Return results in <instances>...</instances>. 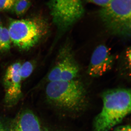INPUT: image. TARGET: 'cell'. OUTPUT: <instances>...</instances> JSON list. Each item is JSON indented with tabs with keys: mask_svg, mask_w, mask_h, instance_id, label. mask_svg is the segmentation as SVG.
<instances>
[{
	"mask_svg": "<svg viewBox=\"0 0 131 131\" xmlns=\"http://www.w3.org/2000/svg\"><path fill=\"white\" fill-rule=\"evenodd\" d=\"M131 90H108L102 95L103 107L94 121V131H109L131 112Z\"/></svg>",
	"mask_w": 131,
	"mask_h": 131,
	"instance_id": "obj_1",
	"label": "cell"
},
{
	"mask_svg": "<svg viewBox=\"0 0 131 131\" xmlns=\"http://www.w3.org/2000/svg\"><path fill=\"white\" fill-rule=\"evenodd\" d=\"M47 99L55 106L66 111L77 112L86 103L84 85L79 80L49 82L46 89Z\"/></svg>",
	"mask_w": 131,
	"mask_h": 131,
	"instance_id": "obj_2",
	"label": "cell"
},
{
	"mask_svg": "<svg viewBox=\"0 0 131 131\" xmlns=\"http://www.w3.org/2000/svg\"><path fill=\"white\" fill-rule=\"evenodd\" d=\"M8 29L12 43L23 51L34 47L49 35L50 30L48 21L41 17L13 20Z\"/></svg>",
	"mask_w": 131,
	"mask_h": 131,
	"instance_id": "obj_3",
	"label": "cell"
},
{
	"mask_svg": "<svg viewBox=\"0 0 131 131\" xmlns=\"http://www.w3.org/2000/svg\"><path fill=\"white\" fill-rule=\"evenodd\" d=\"M131 1L112 0L99 10V17L111 35L125 39L130 38Z\"/></svg>",
	"mask_w": 131,
	"mask_h": 131,
	"instance_id": "obj_4",
	"label": "cell"
},
{
	"mask_svg": "<svg viewBox=\"0 0 131 131\" xmlns=\"http://www.w3.org/2000/svg\"><path fill=\"white\" fill-rule=\"evenodd\" d=\"M48 6L56 26L58 38L67 32L84 14L81 0H49Z\"/></svg>",
	"mask_w": 131,
	"mask_h": 131,
	"instance_id": "obj_5",
	"label": "cell"
},
{
	"mask_svg": "<svg viewBox=\"0 0 131 131\" xmlns=\"http://www.w3.org/2000/svg\"><path fill=\"white\" fill-rule=\"evenodd\" d=\"M57 62L47 75L49 82L74 80L80 68L75 58L70 41L67 40L59 50Z\"/></svg>",
	"mask_w": 131,
	"mask_h": 131,
	"instance_id": "obj_6",
	"label": "cell"
},
{
	"mask_svg": "<svg viewBox=\"0 0 131 131\" xmlns=\"http://www.w3.org/2000/svg\"><path fill=\"white\" fill-rule=\"evenodd\" d=\"M115 57L105 45H99L91 55L88 69V74L92 77L102 76L113 67Z\"/></svg>",
	"mask_w": 131,
	"mask_h": 131,
	"instance_id": "obj_7",
	"label": "cell"
},
{
	"mask_svg": "<svg viewBox=\"0 0 131 131\" xmlns=\"http://www.w3.org/2000/svg\"><path fill=\"white\" fill-rule=\"evenodd\" d=\"M21 64L17 62L9 66L3 77L5 101L9 106L16 104L21 96L22 81L19 74Z\"/></svg>",
	"mask_w": 131,
	"mask_h": 131,
	"instance_id": "obj_8",
	"label": "cell"
},
{
	"mask_svg": "<svg viewBox=\"0 0 131 131\" xmlns=\"http://www.w3.org/2000/svg\"><path fill=\"white\" fill-rule=\"evenodd\" d=\"M40 123L32 112L24 111L12 122L9 131H41Z\"/></svg>",
	"mask_w": 131,
	"mask_h": 131,
	"instance_id": "obj_9",
	"label": "cell"
},
{
	"mask_svg": "<svg viewBox=\"0 0 131 131\" xmlns=\"http://www.w3.org/2000/svg\"><path fill=\"white\" fill-rule=\"evenodd\" d=\"M131 47L124 50L119 58L118 69L119 75L127 79H130Z\"/></svg>",
	"mask_w": 131,
	"mask_h": 131,
	"instance_id": "obj_10",
	"label": "cell"
},
{
	"mask_svg": "<svg viewBox=\"0 0 131 131\" xmlns=\"http://www.w3.org/2000/svg\"><path fill=\"white\" fill-rule=\"evenodd\" d=\"M12 43L8 29L0 26V51L9 50Z\"/></svg>",
	"mask_w": 131,
	"mask_h": 131,
	"instance_id": "obj_11",
	"label": "cell"
},
{
	"mask_svg": "<svg viewBox=\"0 0 131 131\" xmlns=\"http://www.w3.org/2000/svg\"><path fill=\"white\" fill-rule=\"evenodd\" d=\"M31 4V0H16L12 10L17 16H22L28 11Z\"/></svg>",
	"mask_w": 131,
	"mask_h": 131,
	"instance_id": "obj_12",
	"label": "cell"
},
{
	"mask_svg": "<svg viewBox=\"0 0 131 131\" xmlns=\"http://www.w3.org/2000/svg\"><path fill=\"white\" fill-rule=\"evenodd\" d=\"M34 66L32 62L26 61L21 64L19 69V74L22 81L28 78L32 73Z\"/></svg>",
	"mask_w": 131,
	"mask_h": 131,
	"instance_id": "obj_13",
	"label": "cell"
},
{
	"mask_svg": "<svg viewBox=\"0 0 131 131\" xmlns=\"http://www.w3.org/2000/svg\"><path fill=\"white\" fill-rule=\"evenodd\" d=\"M16 0H0V11L12 10Z\"/></svg>",
	"mask_w": 131,
	"mask_h": 131,
	"instance_id": "obj_14",
	"label": "cell"
},
{
	"mask_svg": "<svg viewBox=\"0 0 131 131\" xmlns=\"http://www.w3.org/2000/svg\"><path fill=\"white\" fill-rule=\"evenodd\" d=\"M87 2L93 3L100 6L101 7H104L107 6L112 0H85Z\"/></svg>",
	"mask_w": 131,
	"mask_h": 131,
	"instance_id": "obj_15",
	"label": "cell"
},
{
	"mask_svg": "<svg viewBox=\"0 0 131 131\" xmlns=\"http://www.w3.org/2000/svg\"><path fill=\"white\" fill-rule=\"evenodd\" d=\"M114 131H131L130 126L127 125L118 127Z\"/></svg>",
	"mask_w": 131,
	"mask_h": 131,
	"instance_id": "obj_16",
	"label": "cell"
},
{
	"mask_svg": "<svg viewBox=\"0 0 131 131\" xmlns=\"http://www.w3.org/2000/svg\"><path fill=\"white\" fill-rule=\"evenodd\" d=\"M0 131H7L5 126L1 122H0Z\"/></svg>",
	"mask_w": 131,
	"mask_h": 131,
	"instance_id": "obj_17",
	"label": "cell"
},
{
	"mask_svg": "<svg viewBox=\"0 0 131 131\" xmlns=\"http://www.w3.org/2000/svg\"><path fill=\"white\" fill-rule=\"evenodd\" d=\"M41 131H53L51 130H50L46 129V128H44V129H41Z\"/></svg>",
	"mask_w": 131,
	"mask_h": 131,
	"instance_id": "obj_18",
	"label": "cell"
}]
</instances>
